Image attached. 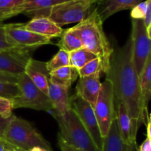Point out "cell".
I'll return each mask as SVG.
<instances>
[{"instance_id":"cell-34","label":"cell","mask_w":151,"mask_h":151,"mask_svg":"<svg viewBox=\"0 0 151 151\" xmlns=\"http://www.w3.org/2000/svg\"><path fill=\"white\" fill-rule=\"evenodd\" d=\"M147 13H146V16L144 19L146 27H147L151 23V0H147Z\"/></svg>"},{"instance_id":"cell-44","label":"cell","mask_w":151,"mask_h":151,"mask_svg":"<svg viewBox=\"0 0 151 151\" xmlns=\"http://www.w3.org/2000/svg\"><path fill=\"white\" fill-rule=\"evenodd\" d=\"M150 117H151V114H150Z\"/></svg>"},{"instance_id":"cell-40","label":"cell","mask_w":151,"mask_h":151,"mask_svg":"<svg viewBox=\"0 0 151 151\" xmlns=\"http://www.w3.org/2000/svg\"><path fill=\"white\" fill-rule=\"evenodd\" d=\"M5 19H7L6 16H4V14H1V13H0V22H1L2 21L5 20Z\"/></svg>"},{"instance_id":"cell-16","label":"cell","mask_w":151,"mask_h":151,"mask_svg":"<svg viewBox=\"0 0 151 151\" xmlns=\"http://www.w3.org/2000/svg\"><path fill=\"white\" fill-rule=\"evenodd\" d=\"M25 28L27 30L51 39L60 37L63 31L60 27L45 16L33 17L29 22L25 23Z\"/></svg>"},{"instance_id":"cell-13","label":"cell","mask_w":151,"mask_h":151,"mask_svg":"<svg viewBox=\"0 0 151 151\" xmlns=\"http://www.w3.org/2000/svg\"><path fill=\"white\" fill-rule=\"evenodd\" d=\"M71 0H25L24 2L13 11V16L24 13L27 16L47 17L51 7Z\"/></svg>"},{"instance_id":"cell-25","label":"cell","mask_w":151,"mask_h":151,"mask_svg":"<svg viewBox=\"0 0 151 151\" xmlns=\"http://www.w3.org/2000/svg\"><path fill=\"white\" fill-rule=\"evenodd\" d=\"M20 94L17 83L0 82V98L13 100Z\"/></svg>"},{"instance_id":"cell-41","label":"cell","mask_w":151,"mask_h":151,"mask_svg":"<svg viewBox=\"0 0 151 151\" xmlns=\"http://www.w3.org/2000/svg\"><path fill=\"white\" fill-rule=\"evenodd\" d=\"M85 1H88V2L91 3V4H94V3H95V2H98L99 0H85Z\"/></svg>"},{"instance_id":"cell-21","label":"cell","mask_w":151,"mask_h":151,"mask_svg":"<svg viewBox=\"0 0 151 151\" xmlns=\"http://www.w3.org/2000/svg\"><path fill=\"white\" fill-rule=\"evenodd\" d=\"M57 45L60 50H63L69 53L83 47L79 35L73 27L63 31L60 41Z\"/></svg>"},{"instance_id":"cell-26","label":"cell","mask_w":151,"mask_h":151,"mask_svg":"<svg viewBox=\"0 0 151 151\" xmlns=\"http://www.w3.org/2000/svg\"><path fill=\"white\" fill-rule=\"evenodd\" d=\"M102 71H103V68H102L101 60L99 58H97L89 61L83 67L79 69L78 75L80 77H86L94 75L97 72H102Z\"/></svg>"},{"instance_id":"cell-4","label":"cell","mask_w":151,"mask_h":151,"mask_svg":"<svg viewBox=\"0 0 151 151\" xmlns=\"http://www.w3.org/2000/svg\"><path fill=\"white\" fill-rule=\"evenodd\" d=\"M52 116L60 128L58 134L70 145L79 151H99L91 136L71 108L62 116Z\"/></svg>"},{"instance_id":"cell-7","label":"cell","mask_w":151,"mask_h":151,"mask_svg":"<svg viewBox=\"0 0 151 151\" xmlns=\"http://www.w3.org/2000/svg\"><path fill=\"white\" fill-rule=\"evenodd\" d=\"M94 111L101 135L105 138L109 133L112 122L116 118L115 97L113 86L108 80L102 83L101 89L94 107Z\"/></svg>"},{"instance_id":"cell-14","label":"cell","mask_w":151,"mask_h":151,"mask_svg":"<svg viewBox=\"0 0 151 151\" xmlns=\"http://www.w3.org/2000/svg\"><path fill=\"white\" fill-rule=\"evenodd\" d=\"M25 74L35 86L47 95L50 84V72L47 63L31 58L25 69Z\"/></svg>"},{"instance_id":"cell-31","label":"cell","mask_w":151,"mask_h":151,"mask_svg":"<svg viewBox=\"0 0 151 151\" xmlns=\"http://www.w3.org/2000/svg\"><path fill=\"white\" fill-rule=\"evenodd\" d=\"M58 145L60 147L61 151H79L78 149L75 148L72 145L66 142L64 139L61 137V136L59 134H58Z\"/></svg>"},{"instance_id":"cell-1","label":"cell","mask_w":151,"mask_h":151,"mask_svg":"<svg viewBox=\"0 0 151 151\" xmlns=\"http://www.w3.org/2000/svg\"><path fill=\"white\" fill-rule=\"evenodd\" d=\"M113 48L106 80L113 86L115 103L125 106L131 119L133 137L137 140L139 129L146 124L147 109L144 105L139 77L133 60L131 35L122 47L115 46Z\"/></svg>"},{"instance_id":"cell-29","label":"cell","mask_w":151,"mask_h":151,"mask_svg":"<svg viewBox=\"0 0 151 151\" xmlns=\"http://www.w3.org/2000/svg\"><path fill=\"white\" fill-rule=\"evenodd\" d=\"M12 100L9 99L0 98V115L5 118H9L12 116L13 111Z\"/></svg>"},{"instance_id":"cell-27","label":"cell","mask_w":151,"mask_h":151,"mask_svg":"<svg viewBox=\"0 0 151 151\" xmlns=\"http://www.w3.org/2000/svg\"><path fill=\"white\" fill-rule=\"evenodd\" d=\"M25 0H0V13L4 14L7 19L13 16V11Z\"/></svg>"},{"instance_id":"cell-10","label":"cell","mask_w":151,"mask_h":151,"mask_svg":"<svg viewBox=\"0 0 151 151\" xmlns=\"http://www.w3.org/2000/svg\"><path fill=\"white\" fill-rule=\"evenodd\" d=\"M7 41L13 47L37 48L40 46L52 44L51 38L27 30L25 24L15 23L4 24Z\"/></svg>"},{"instance_id":"cell-22","label":"cell","mask_w":151,"mask_h":151,"mask_svg":"<svg viewBox=\"0 0 151 151\" xmlns=\"http://www.w3.org/2000/svg\"><path fill=\"white\" fill-rule=\"evenodd\" d=\"M139 83L144 105L147 109V105L151 100V53L139 75Z\"/></svg>"},{"instance_id":"cell-5","label":"cell","mask_w":151,"mask_h":151,"mask_svg":"<svg viewBox=\"0 0 151 151\" xmlns=\"http://www.w3.org/2000/svg\"><path fill=\"white\" fill-rule=\"evenodd\" d=\"M17 85L20 94L11 100L13 109L24 108L52 113L53 108L48 96L34 84L25 72L17 77Z\"/></svg>"},{"instance_id":"cell-36","label":"cell","mask_w":151,"mask_h":151,"mask_svg":"<svg viewBox=\"0 0 151 151\" xmlns=\"http://www.w3.org/2000/svg\"><path fill=\"white\" fill-rule=\"evenodd\" d=\"M6 147H7V145H6V143L2 139H0V151H5Z\"/></svg>"},{"instance_id":"cell-8","label":"cell","mask_w":151,"mask_h":151,"mask_svg":"<svg viewBox=\"0 0 151 151\" xmlns=\"http://www.w3.org/2000/svg\"><path fill=\"white\" fill-rule=\"evenodd\" d=\"M69 105L91 136L99 151H103L104 138L101 135L98 122L92 106L76 94L69 97Z\"/></svg>"},{"instance_id":"cell-9","label":"cell","mask_w":151,"mask_h":151,"mask_svg":"<svg viewBox=\"0 0 151 151\" xmlns=\"http://www.w3.org/2000/svg\"><path fill=\"white\" fill-rule=\"evenodd\" d=\"M133 60L139 77L151 53V40L147 35L144 19H132Z\"/></svg>"},{"instance_id":"cell-39","label":"cell","mask_w":151,"mask_h":151,"mask_svg":"<svg viewBox=\"0 0 151 151\" xmlns=\"http://www.w3.org/2000/svg\"><path fill=\"white\" fill-rule=\"evenodd\" d=\"M6 145H7V148H8L10 151H21V150H17V149H16V148H15V147H12V146L9 145H7V143H6Z\"/></svg>"},{"instance_id":"cell-43","label":"cell","mask_w":151,"mask_h":151,"mask_svg":"<svg viewBox=\"0 0 151 151\" xmlns=\"http://www.w3.org/2000/svg\"><path fill=\"white\" fill-rule=\"evenodd\" d=\"M6 143V142H5ZM5 151H10V150H9L8 148H7V147H6V150H5Z\"/></svg>"},{"instance_id":"cell-24","label":"cell","mask_w":151,"mask_h":151,"mask_svg":"<svg viewBox=\"0 0 151 151\" xmlns=\"http://www.w3.org/2000/svg\"><path fill=\"white\" fill-rule=\"evenodd\" d=\"M68 66H70L69 53L63 50H59L51 60L47 62V67L50 72Z\"/></svg>"},{"instance_id":"cell-3","label":"cell","mask_w":151,"mask_h":151,"mask_svg":"<svg viewBox=\"0 0 151 151\" xmlns=\"http://www.w3.org/2000/svg\"><path fill=\"white\" fill-rule=\"evenodd\" d=\"M2 139L7 145L21 151H29L35 147L52 151L50 143L29 122L15 115H12Z\"/></svg>"},{"instance_id":"cell-32","label":"cell","mask_w":151,"mask_h":151,"mask_svg":"<svg viewBox=\"0 0 151 151\" xmlns=\"http://www.w3.org/2000/svg\"><path fill=\"white\" fill-rule=\"evenodd\" d=\"M0 82L17 83V77L10 75V74L0 72Z\"/></svg>"},{"instance_id":"cell-12","label":"cell","mask_w":151,"mask_h":151,"mask_svg":"<svg viewBox=\"0 0 151 151\" xmlns=\"http://www.w3.org/2000/svg\"><path fill=\"white\" fill-rule=\"evenodd\" d=\"M100 73L91 75L90 76L80 77L76 86V95L84 101L89 103L94 109L101 89Z\"/></svg>"},{"instance_id":"cell-17","label":"cell","mask_w":151,"mask_h":151,"mask_svg":"<svg viewBox=\"0 0 151 151\" xmlns=\"http://www.w3.org/2000/svg\"><path fill=\"white\" fill-rule=\"evenodd\" d=\"M116 120L121 139L125 145L131 148H137V140L133 137L132 126L129 116L125 106L120 103H115Z\"/></svg>"},{"instance_id":"cell-23","label":"cell","mask_w":151,"mask_h":151,"mask_svg":"<svg viewBox=\"0 0 151 151\" xmlns=\"http://www.w3.org/2000/svg\"><path fill=\"white\" fill-rule=\"evenodd\" d=\"M97 58V55L83 47L69 53L70 66L78 71L86 63Z\"/></svg>"},{"instance_id":"cell-18","label":"cell","mask_w":151,"mask_h":151,"mask_svg":"<svg viewBox=\"0 0 151 151\" xmlns=\"http://www.w3.org/2000/svg\"><path fill=\"white\" fill-rule=\"evenodd\" d=\"M144 0H99L95 7L103 22L115 13L132 9Z\"/></svg>"},{"instance_id":"cell-6","label":"cell","mask_w":151,"mask_h":151,"mask_svg":"<svg viewBox=\"0 0 151 151\" xmlns=\"http://www.w3.org/2000/svg\"><path fill=\"white\" fill-rule=\"evenodd\" d=\"M91 5L85 0H71L51 7L47 17L60 27L69 24L79 23L91 13Z\"/></svg>"},{"instance_id":"cell-33","label":"cell","mask_w":151,"mask_h":151,"mask_svg":"<svg viewBox=\"0 0 151 151\" xmlns=\"http://www.w3.org/2000/svg\"><path fill=\"white\" fill-rule=\"evenodd\" d=\"M11 116L9 118H5L0 115V139H2L4 133L5 131V129L7 128V125H8L9 122H10Z\"/></svg>"},{"instance_id":"cell-19","label":"cell","mask_w":151,"mask_h":151,"mask_svg":"<svg viewBox=\"0 0 151 151\" xmlns=\"http://www.w3.org/2000/svg\"><path fill=\"white\" fill-rule=\"evenodd\" d=\"M135 150L124 144L119 135L117 122L115 118L107 136L104 138L103 151H135Z\"/></svg>"},{"instance_id":"cell-28","label":"cell","mask_w":151,"mask_h":151,"mask_svg":"<svg viewBox=\"0 0 151 151\" xmlns=\"http://www.w3.org/2000/svg\"><path fill=\"white\" fill-rule=\"evenodd\" d=\"M147 1H143L131 9V16L132 19H144L147 13Z\"/></svg>"},{"instance_id":"cell-35","label":"cell","mask_w":151,"mask_h":151,"mask_svg":"<svg viewBox=\"0 0 151 151\" xmlns=\"http://www.w3.org/2000/svg\"><path fill=\"white\" fill-rule=\"evenodd\" d=\"M138 151H151V139L147 137L142 144L140 145Z\"/></svg>"},{"instance_id":"cell-38","label":"cell","mask_w":151,"mask_h":151,"mask_svg":"<svg viewBox=\"0 0 151 151\" xmlns=\"http://www.w3.org/2000/svg\"><path fill=\"white\" fill-rule=\"evenodd\" d=\"M147 35H148L149 38H150V39L151 40V23L147 27Z\"/></svg>"},{"instance_id":"cell-42","label":"cell","mask_w":151,"mask_h":151,"mask_svg":"<svg viewBox=\"0 0 151 151\" xmlns=\"http://www.w3.org/2000/svg\"><path fill=\"white\" fill-rule=\"evenodd\" d=\"M147 125L151 127V117L148 118V123H147Z\"/></svg>"},{"instance_id":"cell-15","label":"cell","mask_w":151,"mask_h":151,"mask_svg":"<svg viewBox=\"0 0 151 151\" xmlns=\"http://www.w3.org/2000/svg\"><path fill=\"white\" fill-rule=\"evenodd\" d=\"M69 89L67 87L55 85L50 81L47 96L53 108L52 115L62 116L70 109Z\"/></svg>"},{"instance_id":"cell-30","label":"cell","mask_w":151,"mask_h":151,"mask_svg":"<svg viewBox=\"0 0 151 151\" xmlns=\"http://www.w3.org/2000/svg\"><path fill=\"white\" fill-rule=\"evenodd\" d=\"M14 47L13 45L7 41L5 35V29H4V24H2L0 22V51L5 50L7 49H10Z\"/></svg>"},{"instance_id":"cell-11","label":"cell","mask_w":151,"mask_h":151,"mask_svg":"<svg viewBox=\"0 0 151 151\" xmlns=\"http://www.w3.org/2000/svg\"><path fill=\"white\" fill-rule=\"evenodd\" d=\"M35 48L14 47L0 51V72L18 77L24 73Z\"/></svg>"},{"instance_id":"cell-20","label":"cell","mask_w":151,"mask_h":151,"mask_svg":"<svg viewBox=\"0 0 151 151\" xmlns=\"http://www.w3.org/2000/svg\"><path fill=\"white\" fill-rule=\"evenodd\" d=\"M78 75V71L71 66H65L50 72V81L55 85L70 88Z\"/></svg>"},{"instance_id":"cell-2","label":"cell","mask_w":151,"mask_h":151,"mask_svg":"<svg viewBox=\"0 0 151 151\" xmlns=\"http://www.w3.org/2000/svg\"><path fill=\"white\" fill-rule=\"evenodd\" d=\"M103 23L94 8L87 17L73 27V29L79 35L83 48L100 59L102 72L106 74L109 68L114 48L103 30Z\"/></svg>"},{"instance_id":"cell-37","label":"cell","mask_w":151,"mask_h":151,"mask_svg":"<svg viewBox=\"0 0 151 151\" xmlns=\"http://www.w3.org/2000/svg\"><path fill=\"white\" fill-rule=\"evenodd\" d=\"M29 151H48L47 150H46V149L43 148V147H33V148L31 149Z\"/></svg>"}]
</instances>
